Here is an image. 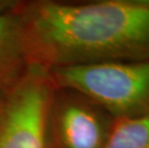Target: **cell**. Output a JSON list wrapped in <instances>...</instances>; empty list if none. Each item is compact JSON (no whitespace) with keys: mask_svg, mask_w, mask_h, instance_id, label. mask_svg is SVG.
Returning <instances> with one entry per match:
<instances>
[{"mask_svg":"<svg viewBox=\"0 0 149 148\" xmlns=\"http://www.w3.org/2000/svg\"><path fill=\"white\" fill-rule=\"evenodd\" d=\"M30 64L49 69L149 60V0L18 6Z\"/></svg>","mask_w":149,"mask_h":148,"instance_id":"1","label":"cell"},{"mask_svg":"<svg viewBox=\"0 0 149 148\" xmlns=\"http://www.w3.org/2000/svg\"><path fill=\"white\" fill-rule=\"evenodd\" d=\"M17 8L0 15V93L12 87L30 65Z\"/></svg>","mask_w":149,"mask_h":148,"instance_id":"5","label":"cell"},{"mask_svg":"<svg viewBox=\"0 0 149 148\" xmlns=\"http://www.w3.org/2000/svg\"><path fill=\"white\" fill-rule=\"evenodd\" d=\"M49 124L59 148H102L109 133L95 110L74 98L53 100Z\"/></svg>","mask_w":149,"mask_h":148,"instance_id":"4","label":"cell"},{"mask_svg":"<svg viewBox=\"0 0 149 148\" xmlns=\"http://www.w3.org/2000/svg\"><path fill=\"white\" fill-rule=\"evenodd\" d=\"M54 88L48 69L30 64L0 93V148H48Z\"/></svg>","mask_w":149,"mask_h":148,"instance_id":"3","label":"cell"},{"mask_svg":"<svg viewBox=\"0 0 149 148\" xmlns=\"http://www.w3.org/2000/svg\"><path fill=\"white\" fill-rule=\"evenodd\" d=\"M55 87L75 91L116 119L149 114V60L49 69Z\"/></svg>","mask_w":149,"mask_h":148,"instance_id":"2","label":"cell"},{"mask_svg":"<svg viewBox=\"0 0 149 148\" xmlns=\"http://www.w3.org/2000/svg\"><path fill=\"white\" fill-rule=\"evenodd\" d=\"M20 3V1L17 0H0V15L15 11Z\"/></svg>","mask_w":149,"mask_h":148,"instance_id":"7","label":"cell"},{"mask_svg":"<svg viewBox=\"0 0 149 148\" xmlns=\"http://www.w3.org/2000/svg\"><path fill=\"white\" fill-rule=\"evenodd\" d=\"M102 148H149V114L117 119Z\"/></svg>","mask_w":149,"mask_h":148,"instance_id":"6","label":"cell"}]
</instances>
